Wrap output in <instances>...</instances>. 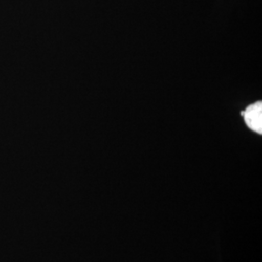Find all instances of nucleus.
<instances>
[{"instance_id": "1", "label": "nucleus", "mask_w": 262, "mask_h": 262, "mask_svg": "<svg viewBox=\"0 0 262 262\" xmlns=\"http://www.w3.org/2000/svg\"><path fill=\"white\" fill-rule=\"evenodd\" d=\"M242 116L245 122L250 129L261 134L262 133V103L261 101L250 105L243 113Z\"/></svg>"}]
</instances>
